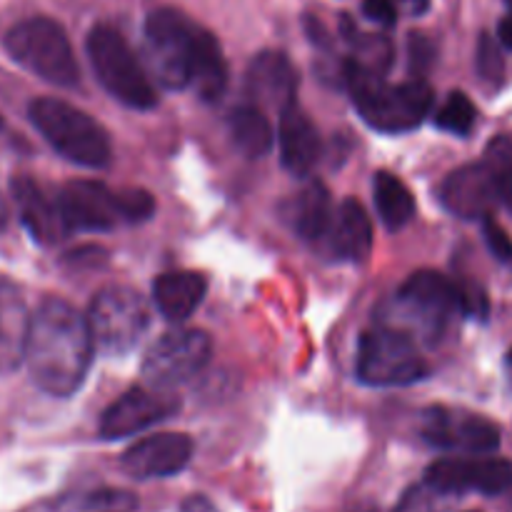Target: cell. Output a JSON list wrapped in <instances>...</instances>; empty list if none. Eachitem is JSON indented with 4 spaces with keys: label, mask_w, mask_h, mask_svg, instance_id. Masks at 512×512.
<instances>
[{
    "label": "cell",
    "mask_w": 512,
    "mask_h": 512,
    "mask_svg": "<svg viewBox=\"0 0 512 512\" xmlns=\"http://www.w3.org/2000/svg\"><path fill=\"white\" fill-rule=\"evenodd\" d=\"M93 353L88 318L65 300H43L28 318L23 360L33 383L48 395H73L88 375Z\"/></svg>",
    "instance_id": "1"
},
{
    "label": "cell",
    "mask_w": 512,
    "mask_h": 512,
    "mask_svg": "<svg viewBox=\"0 0 512 512\" xmlns=\"http://www.w3.org/2000/svg\"><path fill=\"white\" fill-rule=\"evenodd\" d=\"M345 80L360 118L380 133L398 135L415 130L433 108V88L420 78L390 83L378 70L350 60Z\"/></svg>",
    "instance_id": "2"
},
{
    "label": "cell",
    "mask_w": 512,
    "mask_h": 512,
    "mask_svg": "<svg viewBox=\"0 0 512 512\" xmlns=\"http://www.w3.org/2000/svg\"><path fill=\"white\" fill-rule=\"evenodd\" d=\"M455 313H463L458 280L445 278L435 270H418L395 290L388 308L380 315V323L413 340L435 343Z\"/></svg>",
    "instance_id": "3"
},
{
    "label": "cell",
    "mask_w": 512,
    "mask_h": 512,
    "mask_svg": "<svg viewBox=\"0 0 512 512\" xmlns=\"http://www.w3.org/2000/svg\"><path fill=\"white\" fill-rule=\"evenodd\" d=\"M30 123L48 140L55 153L80 168H105L113 158V145L98 120L85 110L58 98H38L30 103Z\"/></svg>",
    "instance_id": "4"
},
{
    "label": "cell",
    "mask_w": 512,
    "mask_h": 512,
    "mask_svg": "<svg viewBox=\"0 0 512 512\" xmlns=\"http://www.w3.org/2000/svg\"><path fill=\"white\" fill-rule=\"evenodd\" d=\"M85 48H88L90 65H93L100 85L118 103L135 110H150L158 105V93H155L143 63L120 30H115L108 23L93 25Z\"/></svg>",
    "instance_id": "5"
},
{
    "label": "cell",
    "mask_w": 512,
    "mask_h": 512,
    "mask_svg": "<svg viewBox=\"0 0 512 512\" xmlns=\"http://www.w3.org/2000/svg\"><path fill=\"white\" fill-rule=\"evenodd\" d=\"M5 50L20 68L38 75L45 83L58 85V88L78 85L80 70L75 63V53L70 48L63 25L55 23V20H20L5 35Z\"/></svg>",
    "instance_id": "6"
},
{
    "label": "cell",
    "mask_w": 512,
    "mask_h": 512,
    "mask_svg": "<svg viewBox=\"0 0 512 512\" xmlns=\"http://www.w3.org/2000/svg\"><path fill=\"white\" fill-rule=\"evenodd\" d=\"M355 373L360 383L373 388H403L423 380L428 363L410 335L378 323L360 338Z\"/></svg>",
    "instance_id": "7"
},
{
    "label": "cell",
    "mask_w": 512,
    "mask_h": 512,
    "mask_svg": "<svg viewBox=\"0 0 512 512\" xmlns=\"http://www.w3.org/2000/svg\"><path fill=\"white\" fill-rule=\"evenodd\" d=\"M88 328L95 348L105 355H125L140 343L150 323L143 295L125 285H108L93 298Z\"/></svg>",
    "instance_id": "8"
},
{
    "label": "cell",
    "mask_w": 512,
    "mask_h": 512,
    "mask_svg": "<svg viewBox=\"0 0 512 512\" xmlns=\"http://www.w3.org/2000/svg\"><path fill=\"white\" fill-rule=\"evenodd\" d=\"M198 23L175 8H158L145 20L150 68L165 88H188Z\"/></svg>",
    "instance_id": "9"
},
{
    "label": "cell",
    "mask_w": 512,
    "mask_h": 512,
    "mask_svg": "<svg viewBox=\"0 0 512 512\" xmlns=\"http://www.w3.org/2000/svg\"><path fill=\"white\" fill-rule=\"evenodd\" d=\"M213 340L203 330H173L155 340L143 358V375L148 385L173 390L193 380L208 365Z\"/></svg>",
    "instance_id": "10"
},
{
    "label": "cell",
    "mask_w": 512,
    "mask_h": 512,
    "mask_svg": "<svg viewBox=\"0 0 512 512\" xmlns=\"http://www.w3.org/2000/svg\"><path fill=\"white\" fill-rule=\"evenodd\" d=\"M425 485L438 495L480 493L505 498L512 488V463L498 458H443L425 473Z\"/></svg>",
    "instance_id": "11"
},
{
    "label": "cell",
    "mask_w": 512,
    "mask_h": 512,
    "mask_svg": "<svg viewBox=\"0 0 512 512\" xmlns=\"http://www.w3.org/2000/svg\"><path fill=\"white\" fill-rule=\"evenodd\" d=\"M420 435L433 448L460 455H488L500 448L498 425L488 418L455 408H430L423 413Z\"/></svg>",
    "instance_id": "12"
},
{
    "label": "cell",
    "mask_w": 512,
    "mask_h": 512,
    "mask_svg": "<svg viewBox=\"0 0 512 512\" xmlns=\"http://www.w3.org/2000/svg\"><path fill=\"white\" fill-rule=\"evenodd\" d=\"M180 410L178 395L163 388H133L115 400L100 418V438L123 440L163 423Z\"/></svg>",
    "instance_id": "13"
},
{
    "label": "cell",
    "mask_w": 512,
    "mask_h": 512,
    "mask_svg": "<svg viewBox=\"0 0 512 512\" xmlns=\"http://www.w3.org/2000/svg\"><path fill=\"white\" fill-rule=\"evenodd\" d=\"M193 458V440L185 433H155L138 440L120 458L125 473L135 480L178 475Z\"/></svg>",
    "instance_id": "14"
},
{
    "label": "cell",
    "mask_w": 512,
    "mask_h": 512,
    "mask_svg": "<svg viewBox=\"0 0 512 512\" xmlns=\"http://www.w3.org/2000/svg\"><path fill=\"white\" fill-rule=\"evenodd\" d=\"M68 230H110L120 220L118 190L95 180H70L58 195Z\"/></svg>",
    "instance_id": "15"
},
{
    "label": "cell",
    "mask_w": 512,
    "mask_h": 512,
    "mask_svg": "<svg viewBox=\"0 0 512 512\" xmlns=\"http://www.w3.org/2000/svg\"><path fill=\"white\" fill-rule=\"evenodd\" d=\"M440 200L448 213L463 220L488 218L495 203H500L495 180L483 160L453 170L440 185Z\"/></svg>",
    "instance_id": "16"
},
{
    "label": "cell",
    "mask_w": 512,
    "mask_h": 512,
    "mask_svg": "<svg viewBox=\"0 0 512 512\" xmlns=\"http://www.w3.org/2000/svg\"><path fill=\"white\" fill-rule=\"evenodd\" d=\"M278 115L280 160H283L285 170L303 178V175L313 173V168L323 158V138L298 103L288 105Z\"/></svg>",
    "instance_id": "17"
},
{
    "label": "cell",
    "mask_w": 512,
    "mask_h": 512,
    "mask_svg": "<svg viewBox=\"0 0 512 512\" xmlns=\"http://www.w3.org/2000/svg\"><path fill=\"white\" fill-rule=\"evenodd\" d=\"M248 93L255 98V105L263 108L285 110L288 105L298 103V73H295L293 63L288 55L275 53V50H265V53L255 55L253 63L248 68Z\"/></svg>",
    "instance_id": "18"
},
{
    "label": "cell",
    "mask_w": 512,
    "mask_h": 512,
    "mask_svg": "<svg viewBox=\"0 0 512 512\" xmlns=\"http://www.w3.org/2000/svg\"><path fill=\"white\" fill-rule=\"evenodd\" d=\"M328 250L338 260L348 263H365L373 250V223L358 200L348 198L333 210V220L328 225Z\"/></svg>",
    "instance_id": "19"
},
{
    "label": "cell",
    "mask_w": 512,
    "mask_h": 512,
    "mask_svg": "<svg viewBox=\"0 0 512 512\" xmlns=\"http://www.w3.org/2000/svg\"><path fill=\"white\" fill-rule=\"evenodd\" d=\"M13 200L15 205H18L20 220H23V225L30 230V235H33L38 243L53 245L65 238L68 225H65L63 215H60L58 200L53 203L35 180L25 178V175L15 178Z\"/></svg>",
    "instance_id": "20"
},
{
    "label": "cell",
    "mask_w": 512,
    "mask_h": 512,
    "mask_svg": "<svg viewBox=\"0 0 512 512\" xmlns=\"http://www.w3.org/2000/svg\"><path fill=\"white\" fill-rule=\"evenodd\" d=\"M205 290H208V283L203 275L193 273V270L165 273L153 283L155 308L170 323H183L203 303Z\"/></svg>",
    "instance_id": "21"
},
{
    "label": "cell",
    "mask_w": 512,
    "mask_h": 512,
    "mask_svg": "<svg viewBox=\"0 0 512 512\" xmlns=\"http://www.w3.org/2000/svg\"><path fill=\"white\" fill-rule=\"evenodd\" d=\"M333 210L328 188L313 180L285 203L283 215L295 235H300L303 240H323L330 220H333Z\"/></svg>",
    "instance_id": "22"
},
{
    "label": "cell",
    "mask_w": 512,
    "mask_h": 512,
    "mask_svg": "<svg viewBox=\"0 0 512 512\" xmlns=\"http://www.w3.org/2000/svg\"><path fill=\"white\" fill-rule=\"evenodd\" d=\"M225 83H228V65H225L223 48H220L218 38L200 25L198 35H195L188 88H193L203 100H218L223 95Z\"/></svg>",
    "instance_id": "23"
},
{
    "label": "cell",
    "mask_w": 512,
    "mask_h": 512,
    "mask_svg": "<svg viewBox=\"0 0 512 512\" xmlns=\"http://www.w3.org/2000/svg\"><path fill=\"white\" fill-rule=\"evenodd\" d=\"M228 135L240 155L260 160L273 148V125L258 105H238L228 115Z\"/></svg>",
    "instance_id": "24"
},
{
    "label": "cell",
    "mask_w": 512,
    "mask_h": 512,
    "mask_svg": "<svg viewBox=\"0 0 512 512\" xmlns=\"http://www.w3.org/2000/svg\"><path fill=\"white\" fill-rule=\"evenodd\" d=\"M373 198L380 220H383L388 230H400L413 220L415 198L398 175L380 170L373 180Z\"/></svg>",
    "instance_id": "25"
},
{
    "label": "cell",
    "mask_w": 512,
    "mask_h": 512,
    "mask_svg": "<svg viewBox=\"0 0 512 512\" xmlns=\"http://www.w3.org/2000/svg\"><path fill=\"white\" fill-rule=\"evenodd\" d=\"M28 320L23 305L13 293H0V368H8L23 358V343Z\"/></svg>",
    "instance_id": "26"
},
{
    "label": "cell",
    "mask_w": 512,
    "mask_h": 512,
    "mask_svg": "<svg viewBox=\"0 0 512 512\" xmlns=\"http://www.w3.org/2000/svg\"><path fill=\"white\" fill-rule=\"evenodd\" d=\"M483 163L493 175L500 203H505L512 210V140L505 135L490 140Z\"/></svg>",
    "instance_id": "27"
},
{
    "label": "cell",
    "mask_w": 512,
    "mask_h": 512,
    "mask_svg": "<svg viewBox=\"0 0 512 512\" xmlns=\"http://www.w3.org/2000/svg\"><path fill=\"white\" fill-rule=\"evenodd\" d=\"M475 120H478V110H475L473 100L460 90L450 93L435 113V125L445 133L460 135V138H465L475 128Z\"/></svg>",
    "instance_id": "28"
},
{
    "label": "cell",
    "mask_w": 512,
    "mask_h": 512,
    "mask_svg": "<svg viewBox=\"0 0 512 512\" xmlns=\"http://www.w3.org/2000/svg\"><path fill=\"white\" fill-rule=\"evenodd\" d=\"M118 208H120V220H128V223H140V220H148L155 210L153 195L145 193V190H118Z\"/></svg>",
    "instance_id": "29"
},
{
    "label": "cell",
    "mask_w": 512,
    "mask_h": 512,
    "mask_svg": "<svg viewBox=\"0 0 512 512\" xmlns=\"http://www.w3.org/2000/svg\"><path fill=\"white\" fill-rule=\"evenodd\" d=\"M478 70L485 80H500L503 78V55H500V43L490 35H483L478 45Z\"/></svg>",
    "instance_id": "30"
},
{
    "label": "cell",
    "mask_w": 512,
    "mask_h": 512,
    "mask_svg": "<svg viewBox=\"0 0 512 512\" xmlns=\"http://www.w3.org/2000/svg\"><path fill=\"white\" fill-rule=\"evenodd\" d=\"M363 13L373 23L393 28L395 20H398V5H395V0H363Z\"/></svg>",
    "instance_id": "31"
},
{
    "label": "cell",
    "mask_w": 512,
    "mask_h": 512,
    "mask_svg": "<svg viewBox=\"0 0 512 512\" xmlns=\"http://www.w3.org/2000/svg\"><path fill=\"white\" fill-rule=\"evenodd\" d=\"M483 220H485V240H488V245H490V250L495 253V258L510 260L512 258V240L508 238V233H505V230L500 228L495 220H490V215Z\"/></svg>",
    "instance_id": "32"
},
{
    "label": "cell",
    "mask_w": 512,
    "mask_h": 512,
    "mask_svg": "<svg viewBox=\"0 0 512 512\" xmlns=\"http://www.w3.org/2000/svg\"><path fill=\"white\" fill-rule=\"evenodd\" d=\"M505 5H508V15L498 25V43L512 50V0H505Z\"/></svg>",
    "instance_id": "33"
},
{
    "label": "cell",
    "mask_w": 512,
    "mask_h": 512,
    "mask_svg": "<svg viewBox=\"0 0 512 512\" xmlns=\"http://www.w3.org/2000/svg\"><path fill=\"white\" fill-rule=\"evenodd\" d=\"M403 3H405V8L410 10V13L420 15V13H425V10H428L430 0H403Z\"/></svg>",
    "instance_id": "34"
},
{
    "label": "cell",
    "mask_w": 512,
    "mask_h": 512,
    "mask_svg": "<svg viewBox=\"0 0 512 512\" xmlns=\"http://www.w3.org/2000/svg\"><path fill=\"white\" fill-rule=\"evenodd\" d=\"M508 373H510V380H512V350L508 353Z\"/></svg>",
    "instance_id": "35"
},
{
    "label": "cell",
    "mask_w": 512,
    "mask_h": 512,
    "mask_svg": "<svg viewBox=\"0 0 512 512\" xmlns=\"http://www.w3.org/2000/svg\"><path fill=\"white\" fill-rule=\"evenodd\" d=\"M3 218H5V210H3V205H0V223H3Z\"/></svg>",
    "instance_id": "36"
},
{
    "label": "cell",
    "mask_w": 512,
    "mask_h": 512,
    "mask_svg": "<svg viewBox=\"0 0 512 512\" xmlns=\"http://www.w3.org/2000/svg\"><path fill=\"white\" fill-rule=\"evenodd\" d=\"M505 498H508V500H510V505H512V488L508 490V495H505Z\"/></svg>",
    "instance_id": "37"
},
{
    "label": "cell",
    "mask_w": 512,
    "mask_h": 512,
    "mask_svg": "<svg viewBox=\"0 0 512 512\" xmlns=\"http://www.w3.org/2000/svg\"><path fill=\"white\" fill-rule=\"evenodd\" d=\"M0 128H3V120H0Z\"/></svg>",
    "instance_id": "38"
}]
</instances>
